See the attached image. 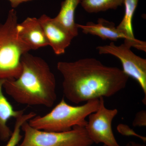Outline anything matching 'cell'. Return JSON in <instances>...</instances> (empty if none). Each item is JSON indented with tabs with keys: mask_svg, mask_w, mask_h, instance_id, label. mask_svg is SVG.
Listing matches in <instances>:
<instances>
[{
	"mask_svg": "<svg viewBox=\"0 0 146 146\" xmlns=\"http://www.w3.org/2000/svg\"><path fill=\"white\" fill-rule=\"evenodd\" d=\"M57 68L63 76L64 97L76 104L112 97L125 88L129 77L119 68L94 58L60 61Z\"/></svg>",
	"mask_w": 146,
	"mask_h": 146,
	"instance_id": "6da1fadb",
	"label": "cell"
},
{
	"mask_svg": "<svg viewBox=\"0 0 146 146\" xmlns=\"http://www.w3.org/2000/svg\"><path fill=\"white\" fill-rule=\"evenodd\" d=\"M21 63L19 77L5 80L3 88L6 93L20 104L52 107L57 99L56 80L48 64L29 52L23 56Z\"/></svg>",
	"mask_w": 146,
	"mask_h": 146,
	"instance_id": "7a4b0ae2",
	"label": "cell"
},
{
	"mask_svg": "<svg viewBox=\"0 0 146 146\" xmlns=\"http://www.w3.org/2000/svg\"><path fill=\"white\" fill-rule=\"evenodd\" d=\"M99 105V99L89 101L82 105L73 106L68 104L63 98L46 115H36L28 123L36 129L51 132L68 131L77 126L85 127L86 118L96 111Z\"/></svg>",
	"mask_w": 146,
	"mask_h": 146,
	"instance_id": "3957f363",
	"label": "cell"
},
{
	"mask_svg": "<svg viewBox=\"0 0 146 146\" xmlns=\"http://www.w3.org/2000/svg\"><path fill=\"white\" fill-rule=\"evenodd\" d=\"M17 12H9L5 23H0V79H17L22 71L21 58L31 50L19 38L17 32Z\"/></svg>",
	"mask_w": 146,
	"mask_h": 146,
	"instance_id": "277c9868",
	"label": "cell"
},
{
	"mask_svg": "<svg viewBox=\"0 0 146 146\" xmlns=\"http://www.w3.org/2000/svg\"><path fill=\"white\" fill-rule=\"evenodd\" d=\"M21 130L23 140L17 146H91L94 144L84 127L75 126L64 132H51L36 129L27 122Z\"/></svg>",
	"mask_w": 146,
	"mask_h": 146,
	"instance_id": "5b68a950",
	"label": "cell"
},
{
	"mask_svg": "<svg viewBox=\"0 0 146 146\" xmlns=\"http://www.w3.org/2000/svg\"><path fill=\"white\" fill-rule=\"evenodd\" d=\"M131 47L123 44L117 46L113 42L97 47L100 54H109L117 57L122 65L123 72L135 79L141 86L145 95L143 102L146 104V59L136 55Z\"/></svg>",
	"mask_w": 146,
	"mask_h": 146,
	"instance_id": "8992f818",
	"label": "cell"
},
{
	"mask_svg": "<svg viewBox=\"0 0 146 146\" xmlns=\"http://www.w3.org/2000/svg\"><path fill=\"white\" fill-rule=\"evenodd\" d=\"M99 100L98 108L88 117L85 127L87 134L94 143H103L105 146H121L112 129V121L117 115L118 110L106 108L104 98Z\"/></svg>",
	"mask_w": 146,
	"mask_h": 146,
	"instance_id": "52a82bcc",
	"label": "cell"
},
{
	"mask_svg": "<svg viewBox=\"0 0 146 146\" xmlns=\"http://www.w3.org/2000/svg\"><path fill=\"white\" fill-rule=\"evenodd\" d=\"M78 28L80 29L84 34H91L100 37L103 40L117 41L118 39H124V43L131 47L146 51V43L138 40L134 41L131 39L124 33L117 29L113 22L100 18L96 23L93 22H88L85 25L77 24Z\"/></svg>",
	"mask_w": 146,
	"mask_h": 146,
	"instance_id": "ba28073f",
	"label": "cell"
},
{
	"mask_svg": "<svg viewBox=\"0 0 146 146\" xmlns=\"http://www.w3.org/2000/svg\"><path fill=\"white\" fill-rule=\"evenodd\" d=\"M47 40L49 46L57 55L65 53V50L70 45L74 37L53 18L45 14L38 18Z\"/></svg>",
	"mask_w": 146,
	"mask_h": 146,
	"instance_id": "9c48e42d",
	"label": "cell"
},
{
	"mask_svg": "<svg viewBox=\"0 0 146 146\" xmlns=\"http://www.w3.org/2000/svg\"><path fill=\"white\" fill-rule=\"evenodd\" d=\"M20 39L31 50H36L49 46L44 32L38 18L28 17L17 26Z\"/></svg>",
	"mask_w": 146,
	"mask_h": 146,
	"instance_id": "30bf717a",
	"label": "cell"
},
{
	"mask_svg": "<svg viewBox=\"0 0 146 146\" xmlns=\"http://www.w3.org/2000/svg\"><path fill=\"white\" fill-rule=\"evenodd\" d=\"M5 80L0 79V139L3 141H8L12 134V131L7 125L9 120L24 114V110H15L3 94Z\"/></svg>",
	"mask_w": 146,
	"mask_h": 146,
	"instance_id": "8fae6325",
	"label": "cell"
},
{
	"mask_svg": "<svg viewBox=\"0 0 146 146\" xmlns=\"http://www.w3.org/2000/svg\"><path fill=\"white\" fill-rule=\"evenodd\" d=\"M82 0H65L61 3L58 14L54 18L55 21L74 37L78 34V28L75 21V13Z\"/></svg>",
	"mask_w": 146,
	"mask_h": 146,
	"instance_id": "7c38bea8",
	"label": "cell"
},
{
	"mask_svg": "<svg viewBox=\"0 0 146 146\" xmlns=\"http://www.w3.org/2000/svg\"><path fill=\"white\" fill-rule=\"evenodd\" d=\"M138 2V0H124L123 4L125 6L124 15L121 23L117 27L119 30L122 31L134 41L138 40L134 37L132 27V20Z\"/></svg>",
	"mask_w": 146,
	"mask_h": 146,
	"instance_id": "4fadbf2b",
	"label": "cell"
},
{
	"mask_svg": "<svg viewBox=\"0 0 146 146\" xmlns=\"http://www.w3.org/2000/svg\"><path fill=\"white\" fill-rule=\"evenodd\" d=\"M124 0H82V7L89 13H97L109 9H116Z\"/></svg>",
	"mask_w": 146,
	"mask_h": 146,
	"instance_id": "5bb4252c",
	"label": "cell"
},
{
	"mask_svg": "<svg viewBox=\"0 0 146 146\" xmlns=\"http://www.w3.org/2000/svg\"><path fill=\"white\" fill-rule=\"evenodd\" d=\"M36 114L34 112H30L28 114H23L17 117L16 119L14 129L12 134L9 139L7 144L4 146H17L20 143L23 136L21 133V127L23 124L36 116Z\"/></svg>",
	"mask_w": 146,
	"mask_h": 146,
	"instance_id": "9a60e30c",
	"label": "cell"
},
{
	"mask_svg": "<svg viewBox=\"0 0 146 146\" xmlns=\"http://www.w3.org/2000/svg\"><path fill=\"white\" fill-rule=\"evenodd\" d=\"M117 129L118 131L123 135L127 136H135L141 139L145 143L146 142V138L145 137L141 136V135L137 134L133 129H131L128 126L126 125L120 124L118 125Z\"/></svg>",
	"mask_w": 146,
	"mask_h": 146,
	"instance_id": "2e32d148",
	"label": "cell"
},
{
	"mask_svg": "<svg viewBox=\"0 0 146 146\" xmlns=\"http://www.w3.org/2000/svg\"><path fill=\"white\" fill-rule=\"evenodd\" d=\"M132 125L135 127H143L146 126V111L142 110L136 114Z\"/></svg>",
	"mask_w": 146,
	"mask_h": 146,
	"instance_id": "e0dca14e",
	"label": "cell"
},
{
	"mask_svg": "<svg viewBox=\"0 0 146 146\" xmlns=\"http://www.w3.org/2000/svg\"><path fill=\"white\" fill-rule=\"evenodd\" d=\"M8 1L10 2L11 6L14 8L17 7L19 5L22 3L26 2L32 0H8Z\"/></svg>",
	"mask_w": 146,
	"mask_h": 146,
	"instance_id": "ac0fdd59",
	"label": "cell"
},
{
	"mask_svg": "<svg viewBox=\"0 0 146 146\" xmlns=\"http://www.w3.org/2000/svg\"><path fill=\"white\" fill-rule=\"evenodd\" d=\"M126 146H146V145L144 144H141L136 143V142L131 141V142L128 143L126 145Z\"/></svg>",
	"mask_w": 146,
	"mask_h": 146,
	"instance_id": "d6986e66",
	"label": "cell"
},
{
	"mask_svg": "<svg viewBox=\"0 0 146 146\" xmlns=\"http://www.w3.org/2000/svg\"><path fill=\"white\" fill-rule=\"evenodd\" d=\"M103 146H105V145H104Z\"/></svg>",
	"mask_w": 146,
	"mask_h": 146,
	"instance_id": "ffe728a7",
	"label": "cell"
}]
</instances>
